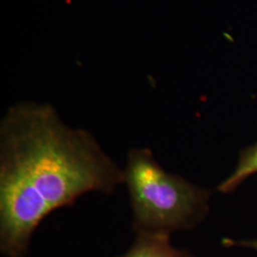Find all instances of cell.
<instances>
[{
  "instance_id": "obj_1",
  "label": "cell",
  "mask_w": 257,
  "mask_h": 257,
  "mask_svg": "<svg viewBox=\"0 0 257 257\" xmlns=\"http://www.w3.org/2000/svg\"><path fill=\"white\" fill-rule=\"evenodd\" d=\"M123 170L92 135L50 107L14 108L0 127V251L24 257L39 224L91 192L111 194Z\"/></svg>"
},
{
  "instance_id": "obj_2",
  "label": "cell",
  "mask_w": 257,
  "mask_h": 257,
  "mask_svg": "<svg viewBox=\"0 0 257 257\" xmlns=\"http://www.w3.org/2000/svg\"><path fill=\"white\" fill-rule=\"evenodd\" d=\"M133 211V229L171 235L192 230L210 210L211 193L170 174L147 148L131 149L123 170Z\"/></svg>"
},
{
  "instance_id": "obj_3",
  "label": "cell",
  "mask_w": 257,
  "mask_h": 257,
  "mask_svg": "<svg viewBox=\"0 0 257 257\" xmlns=\"http://www.w3.org/2000/svg\"><path fill=\"white\" fill-rule=\"evenodd\" d=\"M170 236L138 232L134 245L118 257H193L188 250L175 248L171 244Z\"/></svg>"
},
{
  "instance_id": "obj_4",
  "label": "cell",
  "mask_w": 257,
  "mask_h": 257,
  "mask_svg": "<svg viewBox=\"0 0 257 257\" xmlns=\"http://www.w3.org/2000/svg\"><path fill=\"white\" fill-rule=\"evenodd\" d=\"M257 173V143L244 149L239 156L238 163L231 175L217 187L222 193L234 192L247 178Z\"/></svg>"
},
{
  "instance_id": "obj_5",
  "label": "cell",
  "mask_w": 257,
  "mask_h": 257,
  "mask_svg": "<svg viewBox=\"0 0 257 257\" xmlns=\"http://www.w3.org/2000/svg\"><path fill=\"white\" fill-rule=\"evenodd\" d=\"M224 244L226 246H241L253 248L257 250V240H244V241H233L230 239H225Z\"/></svg>"
}]
</instances>
